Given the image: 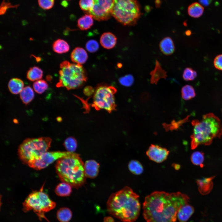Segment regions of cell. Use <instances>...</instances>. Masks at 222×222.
Returning a JSON list of instances; mask_svg holds the SVG:
<instances>
[{
  "mask_svg": "<svg viewBox=\"0 0 222 222\" xmlns=\"http://www.w3.org/2000/svg\"><path fill=\"white\" fill-rule=\"evenodd\" d=\"M66 0V1H67V0Z\"/></svg>",
  "mask_w": 222,
  "mask_h": 222,
  "instance_id": "cell-44",
  "label": "cell"
},
{
  "mask_svg": "<svg viewBox=\"0 0 222 222\" xmlns=\"http://www.w3.org/2000/svg\"><path fill=\"white\" fill-rule=\"evenodd\" d=\"M185 34H186V35H187L189 36V35H190L191 34V31H190L189 30H187L185 32Z\"/></svg>",
  "mask_w": 222,
  "mask_h": 222,
  "instance_id": "cell-43",
  "label": "cell"
},
{
  "mask_svg": "<svg viewBox=\"0 0 222 222\" xmlns=\"http://www.w3.org/2000/svg\"><path fill=\"white\" fill-rule=\"evenodd\" d=\"M88 56L86 51L80 47H76L71 54V60L74 63L82 65L86 61Z\"/></svg>",
  "mask_w": 222,
  "mask_h": 222,
  "instance_id": "cell-14",
  "label": "cell"
},
{
  "mask_svg": "<svg viewBox=\"0 0 222 222\" xmlns=\"http://www.w3.org/2000/svg\"><path fill=\"white\" fill-rule=\"evenodd\" d=\"M56 216L57 219L60 222H68L72 217V213L68 208L63 207L58 210Z\"/></svg>",
  "mask_w": 222,
  "mask_h": 222,
  "instance_id": "cell-27",
  "label": "cell"
},
{
  "mask_svg": "<svg viewBox=\"0 0 222 222\" xmlns=\"http://www.w3.org/2000/svg\"><path fill=\"white\" fill-rule=\"evenodd\" d=\"M213 63L216 69L222 71V54L217 56L215 58Z\"/></svg>",
  "mask_w": 222,
  "mask_h": 222,
  "instance_id": "cell-39",
  "label": "cell"
},
{
  "mask_svg": "<svg viewBox=\"0 0 222 222\" xmlns=\"http://www.w3.org/2000/svg\"><path fill=\"white\" fill-rule=\"evenodd\" d=\"M181 95L183 99L189 100L194 97L196 94L195 89L192 86L186 85L182 88Z\"/></svg>",
  "mask_w": 222,
  "mask_h": 222,
  "instance_id": "cell-28",
  "label": "cell"
},
{
  "mask_svg": "<svg viewBox=\"0 0 222 222\" xmlns=\"http://www.w3.org/2000/svg\"><path fill=\"white\" fill-rule=\"evenodd\" d=\"M79 6L82 10L88 14L91 11L93 6V0H80Z\"/></svg>",
  "mask_w": 222,
  "mask_h": 222,
  "instance_id": "cell-33",
  "label": "cell"
},
{
  "mask_svg": "<svg viewBox=\"0 0 222 222\" xmlns=\"http://www.w3.org/2000/svg\"><path fill=\"white\" fill-rule=\"evenodd\" d=\"M191 124L194 127L191 136L192 149L201 145H209L214 138H220L222 136V125L220 120L213 113L204 115L201 120H193Z\"/></svg>",
  "mask_w": 222,
  "mask_h": 222,
  "instance_id": "cell-4",
  "label": "cell"
},
{
  "mask_svg": "<svg viewBox=\"0 0 222 222\" xmlns=\"http://www.w3.org/2000/svg\"><path fill=\"white\" fill-rule=\"evenodd\" d=\"M84 91L86 95H89L91 94L94 91L91 87H87L85 88Z\"/></svg>",
  "mask_w": 222,
  "mask_h": 222,
  "instance_id": "cell-41",
  "label": "cell"
},
{
  "mask_svg": "<svg viewBox=\"0 0 222 222\" xmlns=\"http://www.w3.org/2000/svg\"><path fill=\"white\" fill-rule=\"evenodd\" d=\"M151 75V83L157 84L161 78H165L167 76L166 72L162 68L158 62L156 60L155 68L150 73Z\"/></svg>",
  "mask_w": 222,
  "mask_h": 222,
  "instance_id": "cell-19",
  "label": "cell"
},
{
  "mask_svg": "<svg viewBox=\"0 0 222 222\" xmlns=\"http://www.w3.org/2000/svg\"><path fill=\"white\" fill-rule=\"evenodd\" d=\"M103 222H115V221L112 217L108 216L104 218Z\"/></svg>",
  "mask_w": 222,
  "mask_h": 222,
  "instance_id": "cell-42",
  "label": "cell"
},
{
  "mask_svg": "<svg viewBox=\"0 0 222 222\" xmlns=\"http://www.w3.org/2000/svg\"><path fill=\"white\" fill-rule=\"evenodd\" d=\"M117 41L116 36L110 32L103 33L100 38V43L101 46L106 49L113 48L116 45Z\"/></svg>",
  "mask_w": 222,
  "mask_h": 222,
  "instance_id": "cell-16",
  "label": "cell"
},
{
  "mask_svg": "<svg viewBox=\"0 0 222 222\" xmlns=\"http://www.w3.org/2000/svg\"><path fill=\"white\" fill-rule=\"evenodd\" d=\"M169 153L166 149L152 144L149 148L146 154L151 160L157 163H161L166 159Z\"/></svg>",
  "mask_w": 222,
  "mask_h": 222,
  "instance_id": "cell-12",
  "label": "cell"
},
{
  "mask_svg": "<svg viewBox=\"0 0 222 222\" xmlns=\"http://www.w3.org/2000/svg\"><path fill=\"white\" fill-rule=\"evenodd\" d=\"M133 76L130 74H128L119 78V81L122 85L126 87L131 86L134 82Z\"/></svg>",
  "mask_w": 222,
  "mask_h": 222,
  "instance_id": "cell-36",
  "label": "cell"
},
{
  "mask_svg": "<svg viewBox=\"0 0 222 222\" xmlns=\"http://www.w3.org/2000/svg\"><path fill=\"white\" fill-rule=\"evenodd\" d=\"M215 176L205 178L196 181L199 192L202 195L208 194L212 190L213 186L212 179Z\"/></svg>",
  "mask_w": 222,
  "mask_h": 222,
  "instance_id": "cell-15",
  "label": "cell"
},
{
  "mask_svg": "<svg viewBox=\"0 0 222 222\" xmlns=\"http://www.w3.org/2000/svg\"><path fill=\"white\" fill-rule=\"evenodd\" d=\"M194 212L193 207L188 204H185L179 210L177 216L179 222H186Z\"/></svg>",
  "mask_w": 222,
  "mask_h": 222,
  "instance_id": "cell-17",
  "label": "cell"
},
{
  "mask_svg": "<svg viewBox=\"0 0 222 222\" xmlns=\"http://www.w3.org/2000/svg\"><path fill=\"white\" fill-rule=\"evenodd\" d=\"M190 198L180 192L156 191L146 196L143 215L146 222H176L179 210L188 204Z\"/></svg>",
  "mask_w": 222,
  "mask_h": 222,
  "instance_id": "cell-1",
  "label": "cell"
},
{
  "mask_svg": "<svg viewBox=\"0 0 222 222\" xmlns=\"http://www.w3.org/2000/svg\"><path fill=\"white\" fill-rule=\"evenodd\" d=\"M52 48L55 52L61 54L68 52L70 47L66 41L63 39H58L53 43Z\"/></svg>",
  "mask_w": 222,
  "mask_h": 222,
  "instance_id": "cell-22",
  "label": "cell"
},
{
  "mask_svg": "<svg viewBox=\"0 0 222 222\" xmlns=\"http://www.w3.org/2000/svg\"><path fill=\"white\" fill-rule=\"evenodd\" d=\"M188 119V117H187L186 118L182 120L176 121H173L171 124H165L163 125L164 128L166 130H172L177 129L179 128L182 125L186 122Z\"/></svg>",
  "mask_w": 222,
  "mask_h": 222,
  "instance_id": "cell-35",
  "label": "cell"
},
{
  "mask_svg": "<svg viewBox=\"0 0 222 222\" xmlns=\"http://www.w3.org/2000/svg\"><path fill=\"white\" fill-rule=\"evenodd\" d=\"M111 15L123 25L134 26L141 15L140 4L137 0H114Z\"/></svg>",
  "mask_w": 222,
  "mask_h": 222,
  "instance_id": "cell-6",
  "label": "cell"
},
{
  "mask_svg": "<svg viewBox=\"0 0 222 222\" xmlns=\"http://www.w3.org/2000/svg\"><path fill=\"white\" fill-rule=\"evenodd\" d=\"M159 47L161 52L164 55H170L175 51V47L172 39L169 37L164 38L160 42Z\"/></svg>",
  "mask_w": 222,
  "mask_h": 222,
  "instance_id": "cell-18",
  "label": "cell"
},
{
  "mask_svg": "<svg viewBox=\"0 0 222 222\" xmlns=\"http://www.w3.org/2000/svg\"><path fill=\"white\" fill-rule=\"evenodd\" d=\"M87 50L90 52H94L97 51L99 48L98 42L95 40L92 39L88 41L86 44Z\"/></svg>",
  "mask_w": 222,
  "mask_h": 222,
  "instance_id": "cell-37",
  "label": "cell"
},
{
  "mask_svg": "<svg viewBox=\"0 0 222 222\" xmlns=\"http://www.w3.org/2000/svg\"><path fill=\"white\" fill-rule=\"evenodd\" d=\"M43 76V71L39 67L34 66L28 71L27 76L29 80L32 81L41 79Z\"/></svg>",
  "mask_w": 222,
  "mask_h": 222,
  "instance_id": "cell-26",
  "label": "cell"
},
{
  "mask_svg": "<svg viewBox=\"0 0 222 222\" xmlns=\"http://www.w3.org/2000/svg\"><path fill=\"white\" fill-rule=\"evenodd\" d=\"M55 191L56 194L58 196H68L72 192V187L69 184L63 182L57 186Z\"/></svg>",
  "mask_w": 222,
  "mask_h": 222,
  "instance_id": "cell-25",
  "label": "cell"
},
{
  "mask_svg": "<svg viewBox=\"0 0 222 222\" xmlns=\"http://www.w3.org/2000/svg\"><path fill=\"white\" fill-rule=\"evenodd\" d=\"M139 196L128 187L111 194L107 202L109 213L123 222H134L140 210Z\"/></svg>",
  "mask_w": 222,
  "mask_h": 222,
  "instance_id": "cell-2",
  "label": "cell"
},
{
  "mask_svg": "<svg viewBox=\"0 0 222 222\" xmlns=\"http://www.w3.org/2000/svg\"><path fill=\"white\" fill-rule=\"evenodd\" d=\"M34 93L30 86H27L23 88L20 93V98L24 104L27 105L34 99Z\"/></svg>",
  "mask_w": 222,
  "mask_h": 222,
  "instance_id": "cell-24",
  "label": "cell"
},
{
  "mask_svg": "<svg viewBox=\"0 0 222 222\" xmlns=\"http://www.w3.org/2000/svg\"><path fill=\"white\" fill-rule=\"evenodd\" d=\"M128 168L131 173L136 175L141 174L143 171L142 165L139 162L135 160H132L129 162Z\"/></svg>",
  "mask_w": 222,
  "mask_h": 222,
  "instance_id": "cell-29",
  "label": "cell"
},
{
  "mask_svg": "<svg viewBox=\"0 0 222 222\" xmlns=\"http://www.w3.org/2000/svg\"><path fill=\"white\" fill-rule=\"evenodd\" d=\"M69 152L68 151H47L29 161L27 164L35 169L41 170L45 168L55 161L66 156Z\"/></svg>",
  "mask_w": 222,
  "mask_h": 222,
  "instance_id": "cell-10",
  "label": "cell"
},
{
  "mask_svg": "<svg viewBox=\"0 0 222 222\" xmlns=\"http://www.w3.org/2000/svg\"><path fill=\"white\" fill-rule=\"evenodd\" d=\"M204 7L199 3L195 2L190 5L188 8V14L191 17L198 18L200 17L204 11Z\"/></svg>",
  "mask_w": 222,
  "mask_h": 222,
  "instance_id": "cell-23",
  "label": "cell"
},
{
  "mask_svg": "<svg viewBox=\"0 0 222 222\" xmlns=\"http://www.w3.org/2000/svg\"><path fill=\"white\" fill-rule=\"evenodd\" d=\"M93 18L91 15L86 14L78 19L77 21L78 27L82 30L89 29L93 25Z\"/></svg>",
  "mask_w": 222,
  "mask_h": 222,
  "instance_id": "cell-21",
  "label": "cell"
},
{
  "mask_svg": "<svg viewBox=\"0 0 222 222\" xmlns=\"http://www.w3.org/2000/svg\"><path fill=\"white\" fill-rule=\"evenodd\" d=\"M84 165L79 154L70 152L66 156L57 161L55 167L56 173L62 182L78 188L86 181Z\"/></svg>",
  "mask_w": 222,
  "mask_h": 222,
  "instance_id": "cell-3",
  "label": "cell"
},
{
  "mask_svg": "<svg viewBox=\"0 0 222 222\" xmlns=\"http://www.w3.org/2000/svg\"><path fill=\"white\" fill-rule=\"evenodd\" d=\"M197 76L196 72L191 68H186L183 71V79L187 81L194 80Z\"/></svg>",
  "mask_w": 222,
  "mask_h": 222,
  "instance_id": "cell-34",
  "label": "cell"
},
{
  "mask_svg": "<svg viewBox=\"0 0 222 222\" xmlns=\"http://www.w3.org/2000/svg\"><path fill=\"white\" fill-rule=\"evenodd\" d=\"M200 3L202 5L207 6L212 2V0H199Z\"/></svg>",
  "mask_w": 222,
  "mask_h": 222,
  "instance_id": "cell-40",
  "label": "cell"
},
{
  "mask_svg": "<svg viewBox=\"0 0 222 222\" xmlns=\"http://www.w3.org/2000/svg\"><path fill=\"white\" fill-rule=\"evenodd\" d=\"M60 68L57 87H64L69 90L74 89L81 86L86 81V72L82 65L66 60L60 64Z\"/></svg>",
  "mask_w": 222,
  "mask_h": 222,
  "instance_id": "cell-5",
  "label": "cell"
},
{
  "mask_svg": "<svg viewBox=\"0 0 222 222\" xmlns=\"http://www.w3.org/2000/svg\"><path fill=\"white\" fill-rule=\"evenodd\" d=\"M51 142L49 137L27 138L20 145L18 154L21 160L27 164L31 160L47 152Z\"/></svg>",
  "mask_w": 222,
  "mask_h": 222,
  "instance_id": "cell-7",
  "label": "cell"
},
{
  "mask_svg": "<svg viewBox=\"0 0 222 222\" xmlns=\"http://www.w3.org/2000/svg\"><path fill=\"white\" fill-rule=\"evenodd\" d=\"M116 91L113 87L101 85L97 87L94 92L93 106L97 109H104L109 112L115 109L114 94Z\"/></svg>",
  "mask_w": 222,
  "mask_h": 222,
  "instance_id": "cell-9",
  "label": "cell"
},
{
  "mask_svg": "<svg viewBox=\"0 0 222 222\" xmlns=\"http://www.w3.org/2000/svg\"><path fill=\"white\" fill-rule=\"evenodd\" d=\"M48 84L44 80H39L35 82L33 88L35 91L38 94H42L48 88Z\"/></svg>",
  "mask_w": 222,
  "mask_h": 222,
  "instance_id": "cell-30",
  "label": "cell"
},
{
  "mask_svg": "<svg viewBox=\"0 0 222 222\" xmlns=\"http://www.w3.org/2000/svg\"><path fill=\"white\" fill-rule=\"evenodd\" d=\"M191 160L194 165L203 167L204 160V153L199 151L195 152L191 155Z\"/></svg>",
  "mask_w": 222,
  "mask_h": 222,
  "instance_id": "cell-31",
  "label": "cell"
},
{
  "mask_svg": "<svg viewBox=\"0 0 222 222\" xmlns=\"http://www.w3.org/2000/svg\"><path fill=\"white\" fill-rule=\"evenodd\" d=\"M38 2L40 7L47 10L50 9L53 7L54 0H38Z\"/></svg>",
  "mask_w": 222,
  "mask_h": 222,
  "instance_id": "cell-38",
  "label": "cell"
},
{
  "mask_svg": "<svg viewBox=\"0 0 222 222\" xmlns=\"http://www.w3.org/2000/svg\"><path fill=\"white\" fill-rule=\"evenodd\" d=\"M56 203L51 200L48 195L43 191L42 189L30 194L23 203V210L26 212L33 210L40 220L45 218L49 222L44 214L54 209Z\"/></svg>",
  "mask_w": 222,
  "mask_h": 222,
  "instance_id": "cell-8",
  "label": "cell"
},
{
  "mask_svg": "<svg viewBox=\"0 0 222 222\" xmlns=\"http://www.w3.org/2000/svg\"><path fill=\"white\" fill-rule=\"evenodd\" d=\"M64 145L67 151L73 153L75 151L77 146L76 140L72 137L67 138L64 142Z\"/></svg>",
  "mask_w": 222,
  "mask_h": 222,
  "instance_id": "cell-32",
  "label": "cell"
},
{
  "mask_svg": "<svg viewBox=\"0 0 222 222\" xmlns=\"http://www.w3.org/2000/svg\"><path fill=\"white\" fill-rule=\"evenodd\" d=\"M24 87V83L20 79L13 78L9 81L8 88L10 92L12 94H17L21 92Z\"/></svg>",
  "mask_w": 222,
  "mask_h": 222,
  "instance_id": "cell-20",
  "label": "cell"
},
{
  "mask_svg": "<svg viewBox=\"0 0 222 222\" xmlns=\"http://www.w3.org/2000/svg\"><path fill=\"white\" fill-rule=\"evenodd\" d=\"M99 167V163L94 160H89L86 161L84 167L86 177L91 179L96 177L98 174Z\"/></svg>",
  "mask_w": 222,
  "mask_h": 222,
  "instance_id": "cell-13",
  "label": "cell"
},
{
  "mask_svg": "<svg viewBox=\"0 0 222 222\" xmlns=\"http://www.w3.org/2000/svg\"><path fill=\"white\" fill-rule=\"evenodd\" d=\"M114 0H93L94 5L92 10L88 14L98 21L109 19Z\"/></svg>",
  "mask_w": 222,
  "mask_h": 222,
  "instance_id": "cell-11",
  "label": "cell"
}]
</instances>
